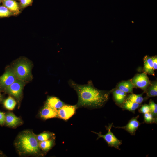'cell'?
Listing matches in <instances>:
<instances>
[{"mask_svg": "<svg viewBox=\"0 0 157 157\" xmlns=\"http://www.w3.org/2000/svg\"><path fill=\"white\" fill-rule=\"evenodd\" d=\"M68 83L77 94L78 101L76 105L77 108H100L105 104L109 98V91L97 89L94 87L90 81H89L87 84L80 85L70 80Z\"/></svg>", "mask_w": 157, "mask_h": 157, "instance_id": "obj_1", "label": "cell"}, {"mask_svg": "<svg viewBox=\"0 0 157 157\" xmlns=\"http://www.w3.org/2000/svg\"><path fill=\"white\" fill-rule=\"evenodd\" d=\"M38 142L35 135L26 131L19 135L16 145L18 150L23 154H36L40 151Z\"/></svg>", "mask_w": 157, "mask_h": 157, "instance_id": "obj_2", "label": "cell"}, {"mask_svg": "<svg viewBox=\"0 0 157 157\" xmlns=\"http://www.w3.org/2000/svg\"><path fill=\"white\" fill-rule=\"evenodd\" d=\"M31 67V63L29 61L22 59L15 64L13 70L17 78L27 81L32 78Z\"/></svg>", "mask_w": 157, "mask_h": 157, "instance_id": "obj_3", "label": "cell"}, {"mask_svg": "<svg viewBox=\"0 0 157 157\" xmlns=\"http://www.w3.org/2000/svg\"><path fill=\"white\" fill-rule=\"evenodd\" d=\"M113 125V124L112 123L109 124L108 126H106L108 132L105 135L102 134L101 132L97 133L94 131L92 132L98 135L97 140L102 138L106 142L109 146L119 149V147L122 144V141L118 139L111 131Z\"/></svg>", "mask_w": 157, "mask_h": 157, "instance_id": "obj_4", "label": "cell"}, {"mask_svg": "<svg viewBox=\"0 0 157 157\" xmlns=\"http://www.w3.org/2000/svg\"><path fill=\"white\" fill-rule=\"evenodd\" d=\"M24 83V81L17 78L13 83L6 88L4 91L19 100L22 96Z\"/></svg>", "mask_w": 157, "mask_h": 157, "instance_id": "obj_5", "label": "cell"}, {"mask_svg": "<svg viewBox=\"0 0 157 157\" xmlns=\"http://www.w3.org/2000/svg\"><path fill=\"white\" fill-rule=\"evenodd\" d=\"M13 69H7L0 76V89L4 90L17 79Z\"/></svg>", "mask_w": 157, "mask_h": 157, "instance_id": "obj_6", "label": "cell"}, {"mask_svg": "<svg viewBox=\"0 0 157 157\" xmlns=\"http://www.w3.org/2000/svg\"><path fill=\"white\" fill-rule=\"evenodd\" d=\"M134 86L146 91L150 84V81L147 74L144 72L135 75L131 81Z\"/></svg>", "mask_w": 157, "mask_h": 157, "instance_id": "obj_7", "label": "cell"}, {"mask_svg": "<svg viewBox=\"0 0 157 157\" xmlns=\"http://www.w3.org/2000/svg\"><path fill=\"white\" fill-rule=\"evenodd\" d=\"M77 108L76 105L65 104L57 110L58 117L64 120H67L74 114Z\"/></svg>", "mask_w": 157, "mask_h": 157, "instance_id": "obj_8", "label": "cell"}, {"mask_svg": "<svg viewBox=\"0 0 157 157\" xmlns=\"http://www.w3.org/2000/svg\"><path fill=\"white\" fill-rule=\"evenodd\" d=\"M139 117L138 115L135 117H133L128 122L127 124L124 126L115 127V128L123 129L132 135H134L136 131L140 126V123L138 120Z\"/></svg>", "mask_w": 157, "mask_h": 157, "instance_id": "obj_9", "label": "cell"}, {"mask_svg": "<svg viewBox=\"0 0 157 157\" xmlns=\"http://www.w3.org/2000/svg\"><path fill=\"white\" fill-rule=\"evenodd\" d=\"M40 116L44 119L58 117L57 110L45 105L40 112Z\"/></svg>", "mask_w": 157, "mask_h": 157, "instance_id": "obj_10", "label": "cell"}, {"mask_svg": "<svg viewBox=\"0 0 157 157\" xmlns=\"http://www.w3.org/2000/svg\"><path fill=\"white\" fill-rule=\"evenodd\" d=\"M5 123L8 126L14 127L22 123L20 119L11 113L5 115Z\"/></svg>", "mask_w": 157, "mask_h": 157, "instance_id": "obj_11", "label": "cell"}, {"mask_svg": "<svg viewBox=\"0 0 157 157\" xmlns=\"http://www.w3.org/2000/svg\"><path fill=\"white\" fill-rule=\"evenodd\" d=\"M143 60L144 72L149 75L155 76L154 69L151 57L146 55L144 57Z\"/></svg>", "mask_w": 157, "mask_h": 157, "instance_id": "obj_12", "label": "cell"}, {"mask_svg": "<svg viewBox=\"0 0 157 157\" xmlns=\"http://www.w3.org/2000/svg\"><path fill=\"white\" fill-rule=\"evenodd\" d=\"M45 104L58 110L62 107L65 104L58 98L51 97L47 99Z\"/></svg>", "mask_w": 157, "mask_h": 157, "instance_id": "obj_13", "label": "cell"}, {"mask_svg": "<svg viewBox=\"0 0 157 157\" xmlns=\"http://www.w3.org/2000/svg\"><path fill=\"white\" fill-rule=\"evenodd\" d=\"M4 6L13 13L19 12V8L18 3L14 0H1Z\"/></svg>", "mask_w": 157, "mask_h": 157, "instance_id": "obj_14", "label": "cell"}, {"mask_svg": "<svg viewBox=\"0 0 157 157\" xmlns=\"http://www.w3.org/2000/svg\"><path fill=\"white\" fill-rule=\"evenodd\" d=\"M134 87L131 81H127L120 83L117 85V89L126 93H132Z\"/></svg>", "mask_w": 157, "mask_h": 157, "instance_id": "obj_15", "label": "cell"}, {"mask_svg": "<svg viewBox=\"0 0 157 157\" xmlns=\"http://www.w3.org/2000/svg\"><path fill=\"white\" fill-rule=\"evenodd\" d=\"M113 94L115 101L119 104L124 102L126 94L122 90L117 89L113 92Z\"/></svg>", "mask_w": 157, "mask_h": 157, "instance_id": "obj_16", "label": "cell"}, {"mask_svg": "<svg viewBox=\"0 0 157 157\" xmlns=\"http://www.w3.org/2000/svg\"><path fill=\"white\" fill-rule=\"evenodd\" d=\"M140 104L127 99L123 106V109L134 113L135 110L140 106Z\"/></svg>", "mask_w": 157, "mask_h": 157, "instance_id": "obj_17", "label": "cell"}, {"mask_svg": "<svg viewBox=\"0 0 157 157\" xmlns=\"http://www.w3.org/2000/svg\"><path fill=\"white\" fill-rule=\"evenodd\" d=\"M54 142V139L53 137L49 140L40 142H39L40 147L44 151H48L52 147Z\"/></svg>", "mask_w": 157, "mask_h": 157, "instance_id": "obj_18", "label": "cell"}, {"mask_svg": "<svg viewBox=\"0 0 157 157\" xmlns=\"http://www.w3.org/2000/svg\"><path fill=\"white\" fill-rule=\"evenodd\" d=\"M16 104V101L10 96L5 99L3 102L4 106L6 109L9 110L13 109Z\"/></svg>", "mask_w": 157, "mask_h": 157, "instance_id": "obj_19", "label": "cell"}, {"mask_svg": "<svg viewBox=\"0 0 157 157\" xmlns=\"http://www.w3.org/2000/svg\"><path fill=\"white\" fill-rule=\"evenodd\" d=\"M148 97L156 96L157 95V83L156 81L152 83L146 91Z\"/></svg>", "mask_w": 157, "mask_h": 157, "instance_id": "obj_20", "label": "cell"}, {"mask_svg": "<svg viewBox=\"0 0 157 157\" xmlns=\"http://www.w3.org/2000/svg\"><path fill=\"white\" fill-rule=\"evenodd\" d=\"M127 99L134 102L140 104L143 101L144 98L142 97V94H136L132 93L128 96Z\"/></svg>", "mask_w": 157, "mask_h": 157, "instance_id": "obj_21", "label": "cell"}, {"mask_svg": "<svg viewBox=\"0 0 157 157\" xmlns=\"http://www.w3.org/2000/svg\"><path fill=\"white\" fill-rule=\"evenodd\" d=\"M54 135L52 133L46 132L38 135L37 138L39 141L42 142L51 138Z\"/></svg>", "mask_w": 157, "mask_h": 157, "instance_id": "obj_22", "label": "cell"}, {"mask_svg": "<svg viewBox=\"0 0 157 157\" xmlns=\"http://www.w3.org/2000/svg\"><path fill=\"white\" fill-rule=\"evenodd\" d=\"M13 14V13L3 5L0 6V18L8 17Z\"/></svg>", "mask_w": 157, "mask_h": 157, "instance_id": "obj_23", "label": "cell"}, {"mask_svg": "<svg viewBox=\"0 0 157 157\" xmlns=\"http://www.w3.org/2000/svg\"><path fill=\"white\" fill-rule=\"evenodd\" d=\"M144 121L147 123H156L157 122V118L154 117L150 112L144 114Z\"/></svg>", "mask_w": 157, "mask_h": 157, "instance_id": "obj_24", "label": "cell"}, {"mask_svg": "<svg viewBox=\"0 0 157 157\" xmlns=\"http://www.w3.org/2000/svg\"><path fill=\"white\" fill-rule=\"evenodd\" d=\"M150 108V113L155 118H156L157 115V105L154 101L151 100L149 104Z\"/></svg>", "mask_w": 157, "mask_h": 157, "instance_id": "obj_25", "label": "cell"}, {"mask_svg": "<svg viewBox=\"0 0 157 157\" xmlns=\"http://www.w3.org/2000/svg\"><path fill=\"white\" fill-rule=\"evenodd\" d=\"M139 111L144 114L150 112V108L149 105L146 104L143 105L140 109Z\"/></svg>", "mask_w": 157, "mask_h": 157, "instance_id": "obj_26", "label": "cell"}, {"mask_svg": "<svg viewBox=\"0 0 157 157\" xmlns=\"http://www.w3.org/2000/svg\"><path fill=\"white\" fill-rule=\"evenodd\" d=\"M32 0H20L21 6L25 7L29 5L31 3Z\"/></svg>", "mask_w": 157, "mask_h": 157, "instance_id": "obj_27", "label": "cell"}, {"mask_svg": "<svg viewBox=\"0 0 157 157\" xmlns=\"http://www.w3.org/2000/svg\"><path fill=\"white\" fill-rule=\"evenodd\" d=\"M5 114L3 112L0 111V125H3L5 122Z\"/></svg>", "mask_w": 157, "mask_h": 157, "instance_id": "obj_28", "label": "cell"}, {"mask_svg": "<svg viewBox=\"0 0 157 157\" xmlns=\"http://www.w3.org/2000/svg\"><path fill=\"white\" fill-rule=\"evenodd\" d=\"M152 60L153 67L154 70L157 69V57L156 56H155L151 57Z\"/></svg>", "mask_w": 157, "mask_h": 157, "instance_id": "obj_29", "label": "cell"}, {"mask_svg": "<svg viewBox=\"0 0 157 157\" xmlns=\"http://www.w3.org/2000/svg\"><path fill=\"white\" fill-rule=\"evenodd\" d=\"M2 99V96L0 93V102H1V101Z\"/></svg>", "mask_w": 157, "mask_h": 157, "instance_id": "obj_30", "label": "cell"}, {"mask_svg": "<svg viewBox=\"0 0 157 157\" xmlns=\"http://www.w3.org/2000/svg\"><path fill=\"white\" fill-rule=\"evenodd\" d=\"M1 1H2L1 0H0V3H1Z\"/></svg>", "mask_w": 157, "mask_h": 157, "instance_id": "obj_31", "label": "cell"}]
</instances>
